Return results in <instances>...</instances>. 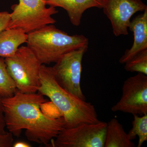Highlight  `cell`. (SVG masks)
<instances>
[{
    "instance_id": "cell-1",
    "label": "cell",
    "mask_w": 147,
    "mask_h": 147,
    "mask_svg": "<svg viewBox=\"0 0 147 147\" xmlns=\"http://www.w3.org/2000/svg\"><path fill=\"white\" fill-rule=\"evenodd\" d=\"M47 100L39 93H24L18 90L11 97L3 98L6 128L19 137L23 129L30 142L49 146L65 127L63 118L52 117L41 108Z\"/></svg>"
},
{
    "instance_id": "cell-2",
    "label": "cell",
    "mask_w": 147,
    "mask_h": 147,
    "mask_svg": "<svg viewBox=\"0 0 147 147\" xmlns=\"http://www.w3.org/2000/svg\"><path fill=\"white\" fill-rule=\"evenodd\" d=\"M38 92L50 98L63 118L65 128L83 123H96L99 121L94 106L69 93L58 84L52 67L42 64L39 74Z\"/></svg>"
},
{
    "instance_id": "cell-3",
    "label": "cell",
    "mask_w": 147,
    "mask_h": 147,
    "mask_svg": "<svg viewBox=\"0 0 147 147\" xmlns=\"http://www.w3.org/2000/svg\"><path fill=\"white\" fill-rule=\"evenodd\" d=\"M27 46L41 64L56 63L65 54L88 46L83 35H69L53 24L47 25L28 34Z\"/></svg>"
},
{
    "instance_id": "cell-4",
    "label": "cell",
    "mask_w": 147,
    "mask_h": 147,
    "mask_svg": "<svg viewBox=\"0 0 147 147\" xmlns=\"http://www.w3.org/2000/svg\"><path fill=\"white\" fill-rule=\"evenodd\" d=\"M46 0H19L11 6L12 12L7 29H19L27 34L55 24L52 16L58 13L55 7H46Z\"/></svg>"
},
{
    "instance_id": "cell-5",
    "label": "cell",
    "mask_w": 147,
    "mask_h": 147,
    "mask_svg": "<svg viewBox=\"0 0 147 147\" xmlns=\"http://www.w3.org/2000/svg\"><path fill=\"white\" fill-rule=\"evenodd\" d=\"M5 61L17 90L24 93L37 92L42 64L28 46L19 47L13 56L5 58Z\"/></svg>"
},
{
    "instance_id": "cell-6",
    "label": "cell",
    "mask_w": 147,
    "mask_h": 147,
    "mask_svg": "<svg viewBox=\"0 0 147 147\" xmlns=\"http://www.w3.org/2000/svg\"><path fill=\"white\" fill-rule=\"evenodd\" d=\"M107 123H83L63 128L51 142L54 147H104Z\"/></svg>"
},
{
    "instance_id": "cell-7",
    "label": "cell",
    "mask_w": 147,
    "mask_h": 147,
    "mask_svg": "<svg viewBox=\"0 0 147 147\" xmlns=\"http://www.w3.org/2000/svg\"><path fill=\"white\" fill-rule=\"evenodd\" d=\"M88 46L76 49L65 54L53 67L58 84L69 93L83 100L86 97L81 86L82 61Z\"/></svg>"
},
{
    "instance_id": "cell-8",
    "label": "cell",
    "mask_w": 147,
    "mask_h": 147,
    "mask_svg": "<svg viewBox=\"0 0 147 147\" xmlns=\"http://www.w3.org/2000/svg\"><path fill=\"white\" fill-rule=\"evenodd\" d=\"M120 99L113 106L114 112L142 116L147 114V76L144 74L129 77L124 82Z\"/></svg>"
},
{
    "instance_id": "cell-9",
    "label": "cell",
    "mask_w": 147,
    "mask_h": 147,
    "mask_svg": "<svg viewBox=\"0 0 147 147\" xmlns=\"http://www.w3.org/2000/svg\"><path fill=\"white\" fill-rule=\"evenodd\" d=\"M146 5L142 0H103V13L110 20L116 36L127 35L131 17L138 11H144Z\"/></svg>"
},
{
    "instance_id": "cell-10",
    "label": "cell",
    "mask_w": 147,
    "mask_h": 147,
    "mask_svg": "<svg viewBox=\"0 0 147 147\" xmlns=\"http://www.w3.org/2000/svg\"><path fill=\"white\" fill-rule=\"evenodd\" d=\"M143 12L130 21L128 29L133 33L134 42L119 59L121 64H125L137 54L147 50V8Z\"/></svg>"
},
{
    "instance_id": "cell-11",
    "label": "cell",
    "mask_w": 147,
    "mask_h": 147,
    "mask_svg": "<svg viewBox=\"0 0 147 147\" xmlns=\"http://www.w3.org/2000/svg\"><path fill=\"white\" fill-rule=\"evenodd\" d=\"M103 0H46V5L63 8L67 12L71 24L75 26L81 24L82 16L87 9L92 7L102 9Z\"/></svg>"
},
{
    "instance_id": "cell-12",
    "label": "cell",
    "mask_w": 147,
    "mask_h": 147,
    "mask_svg": "<svg viewBox=\"0 0 147 147\" xmlns=\"http://www.w3.org/2000/svg\"><path fill=\"white\" fill-rule=\"evenodd\" d=\"M28 34L19 29H7L0 32V57L13 56L20 45L26 42Z\"/></svg>"
},
{
    "instance_id": "cell-13",
    "label": "cell",
    "mask_w": 147,
    "mask_h": 147,
    "mask_svg": "<svg viewBox=\"0 0 147 147\" xmlns=\"http://www.w3.org/2000/svg\"><path fill=\"white\" fill-rule=\"evenodd\" d=\"M135 146L125 131L123 126L117 119H111L107 123L104 147Z\"/></svg>"
},
{
    "instance_id": "cell-14",
    "label": "cell",
    "mask_w": 147,
    "mask_h": 147,
    "mask_svg": "<svg viewBox=\"0 0 147 147\" xmlns=\"http://www.w3.org/2000/svg\"><path fill=\"white\" fill-rule=\"evenodd\" d=\"M17 91L15 82L7 70L5 59L0 57V96L3 98L11 97Z\"/></svg>"
},
{
    "instance_id": "cell-15",
    "label": "cell",
    "mask_w": 147,
    "mask_h": 147,
    "mask_svg": "<svg viewBox=\"0 0 147 147\" xmlns=\"http://www.w3.org/2000/svg\"><path fill=\"white\" fill-rule=\"evenodd\" d=\"M134 120L132 122V127L127 133L130 140L139 137L138 147H141L144 142L147 140V114L139 117L138 115H133Z\"/></svg>"
},
{
    "instance_id": "cell-16",
    "label": "cell",
    "mask_w": 147,
    "mask_h": 147,
    "mask_svg": "<svg viewBox=\"0 0 147 147\" xmlns=\"http://www.w3.org/2000/svg\"><path fill=\"white\" fill-rule=\"evenodd\" d=\"M127 71L137 72L147 75V50L137 54L125 64Z\"/></svg>"
},
{
    "instance_id": "cell-17",
    "label": "cell",
    "mask_w": 147,
    "mask_h": 147,
    "mask_svg": "<svg viewBox=\"0 0 147 147\" xmlns=\"http://www.w3.org/2000/svg\"><path fill=\"white\" fill-rule=\"evenodd\" d=\"M11 132H6L3 134L0 133V147L13 146V138Z\"/></svg>"
},
{
    "instance_id": "cell-18",
    "label": "cell",
    "mask_w": 147,
    "mask_h": 147,
    "mask_svg": "<svg viewBox=\"0 0 147 147\" xmlns=\"http://www.w3.org/2000/svg\"><path fill=\"white\" fill-rule=\"evenodd\" d=\"M10 20V13L7 11L0 12V32L7 29Z\"/></svg>"
},
{
    "instance_id": "cell-19",
    "label": "cell",
    "mask_w": 147,
    "mask_h": 147,
    "mask_svg": "<svg viewBox=\"0 0 147 147\" xmlns=\"http://www.w3.org/2000/svg\"><path fill=\"white\" fill-rule=\"evenodd\" d=\"M3 98L0 96V133L3 134L5 131L6 124L2 102Z\"/></svg>"
},
{
    "instance_id": "cell-20",
    "label": "cell",
    "mask_w": 147,
    "mask_h": 147,
    "mask_svg": "<svg viewBox=\"0 0 147 147\" xmlns=\"http://www.w3.org/2000/svg\"><path fill=\"white\" fill-rule=\"evenodd\" d=\"M13 147H31V145L29 144L27 142L19 141L16 142V143L13 144Z\"/></svg>"
}]
</instances>
